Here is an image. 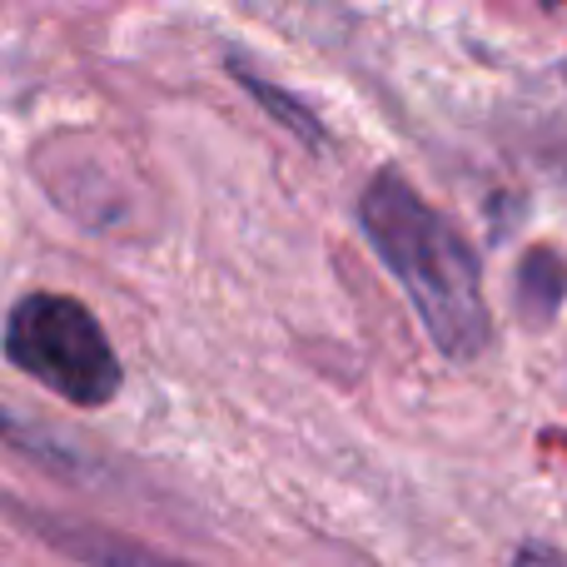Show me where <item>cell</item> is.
<instances>
[{
  "mask_svg": "<svg viewBox=\"0 0 567 567\" xmlns=\"http://www.w3.org/2000/svg\"><path fill=\"white\" fill-rule=\"evenodd\" d=\"M359 219L369 245L413 299L429 339L458 363L478 359L493 339V323L483 303L478 255L468 249V239L393 169L373 175V185L363 189Z\"/></svg>",
  "mask_w": 567,
  "mask_h": 567,
  "instance_id": "cell-1",
  "label": "cell"
},
{
  "mask_svg": "<svg viewBox=\"0 0 567 567\" xmlns=\"http://www.w3.org/2000/svg\"><path fill=\"white\" fill-rule=\"evenodd\" d=\"M6 359L50 393L100 409L120 393V359L100 319L70 293H25L6 319Z\"/></svg>",
  "mask_w": 567,
  "mask_h": 567,
  "instance_id": "cell-2",
  "label": "cell"
},
{
  "mask_svg": "<svg viewBox=\"0 0 567 567\" xmlns=\"http://www.w3.org/2000/svg\"><path fill=\"white\" fill-rule=\"evenodd\" d=\"M55 548L75 553L85 567H189V563H175L155 548H140V543L120 538V533H105V528H80V523H50L40 518L35 523Z\"/></svg>",
  "mask_w": 567,
  "mask_h": 567,
  "instance_id": "cell-3",
  "label": "cell"
},
{
  "mask_svg": "<svg viewBox=\"0 0 567 567\" xmlns=\"http://www.w3.org/2000/svg\"><path fill=\"white\" fill-rule=\"evenodd\" d=\"M518 289H523V299H533L528 303L533 313H553L563 303V293H567V269L548 255V249H538V255L523 259V284Z\"/></svg>",
  "mask_w": 567,
  "mask_h": 567,
  "instance_id": "cell-4",
  "label": "cell"
},
{
  "mask_svg": "<svg viewBox=\"0 0 567 567\" xmlns=\"http://www.w3.org/2000/svg\"><path fill=\"white\" fill-rule=\"evenodd\" d=\"M518 567H567V563L558 558V553H548V548H528L518 558Z\"/></svg>",
  "mask_w": 567,
  "mask_h": 567,
  "instance_id": "cell-5",
  "label": "cell"
},
{
  "mask_svg": "<svg viewBox=\"0 0 567 567\" xmlns=\"http://www.w3.org/2000/svg\"><path fill=\"white\" fill-rule=\"evenodd\" d=\"M0 429H10V423H6V419H0Z\"/></svg>",
  "mask_w": 567,
  "mask_h": 567,
  "instance_id": "cell-6",
  "label": "cell"
}]
</instances>
